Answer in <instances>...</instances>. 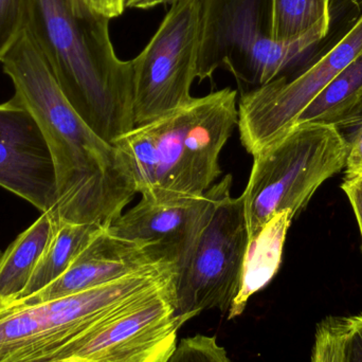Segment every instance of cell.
<instances>
[{"label":"cell","instance_id":"6da1fadb","mask_svg":"<svg viewBox=\"0 0 362 362\" xmlns=\"http://www.w3.org/2000/svg\"><path fill=\"white\" fill-rule=\"evenodd\" d=\"M1 64L15 95L35 118L52 158L57 204L49 214L57 223L110 227L137 194L120 151L70 105L27 30Z\"/></svg>","mask_w":362,"mask_h":362},{"label":"cell","instance_id":"7a4b0ae2","mask_svg":"<svg viewBox=\"0 0 362 362\" xmlns=\"http://www.w3.org/2000/svg\"><path fill=\"white\" fill-rule=\"evenodd\" d=\"M107 17L82 0H27V30L70 105L110 144L135 127L132 61L116 54Z\"/></svg>","mask_w":362,"mask_h":362},{"label":"cell","instance_id":"3957f363","mask_svg":"<svg viewBox=\"0 0 362 362\" xmlns=\"http://www.w3.org/2000/svg\"><path fill=\"white\" fill-rule=\"evenodd\" d=\"M236 97L227 87L192 98L114 141L141 197L199 196L212 187L221 174L219 155L238 127Z\"/></svg>","mask_w":362,"mask_h":362},{"label":"cell","instance_id":"277c9868","mask_svg":"<svg viewBox=\"0 0 362 362\" xmlns=\"http://www.w3.org/2000/svg\"><path fill=\"white\" fill-rule=\"evenodd\" d=\"M173 263L59 299L0 305V362H62L104 325L175 280Z\"/></svg>","mask_w":362,"mask_h":362},{"label":"cell","instance_id":"5b68a950","mask_svg":"<svg viewBox=\"0 0 362 362\" xmlns=\"http://www.w3.org/2000/svg\"><path fill=\"white\" fill-rule=\"evenodd\" d=\"M331 25L332 18L323 19L303 35L276 40L270 33V0H202L197 78L226 69L240 86L252 89L291 76Z\"/></svg>","mask_w":362,"mask_h":362},{"label":"cell","instance_id":"8992f818","mask_svg":"<svg viewBox=\"0 0 362 362\" xmlns=\"http://www.w3.org/2000/svg\"><path fill=\"white\" fill-rule=\"evenodd\" d=\"M350 141L333 125H293L253 155L242 195L248 240L278 213L297 217L317 189L346 168Z\"/></svg>","mask_w":362,"mask_h":362},{"label":"cell","instance_id":"52a82bcc","mask_svg":"<svg viewBox=\"0 0 362 362\" xmlns=\"http://www.w3.org/2000/svg\"><path fill=\"white\" fill-rule=\"evenodd\" d=\"M231 187L176 266L175 315L183 325L204 310L228 314L240 291L248 232L242 196L232 197Z\"/></svg>","mask_w":362,"mask_h":362},{"label":"cell","instance_id":"ba28073f","mask_svg":"<svg viewBox=\"0 0 362 362\" xmlns=\"http://www.w3.org/2000/svg\"><path fill=\"white\" fill-rule=\"evenodd\" d=\"M202 0H178L138 57L134 71V121L146 124L191 101L197 78Z\"/></svg>","mask_w":362,"mask_h":362},{"label":"cell","instance_id":"9c48e42d","mask_svg":"<svg viewBox=\"0 0 362 362\" xmlns=\"http://www.w3.org/2000/svg\"><path fill=\"white\" fill-rule=\"evenodd\" d=\"M361 54L362 14L348 33L310 67L242 93L238 127L247 152L253 156L291 129L317 95Z\"/></svg>","mask_w":362,"mask_h":362},{"label":"cell","instance_id":"30bf717a","mask_svg":"<svg viewBox=\"0 0 362 362\" xmlns=\"http://www.w3.org/2000/svg\"><path fill=\"white\" fill-rule=\"evenodd\" d=\"M183 323L175 315V282L104 325L62 362H168Z\"/></svg>","mask_w":362,"mask_h":362},{"label":"cell","instance_id":"8fae6325","mask_svg":"<svg viewBox=\"0 0 362 362\" xmlns=\"http://www.w3.org/2000/svg\"><path fill=\"white\" fill-rule=\"evenodd\" d=\"M0 187L42 213L57 204L54 167L46 140L33 115L15 93L0 104Z\"/></svg>","mask_w":362,"mask_h":362},{"label":"cell","instance_id":"7c38bea8","mask_svg":"<svg viewBox=\"0 0 362 362\" xmlns=\"http://www.w3.org/2000/svg\"><path fill=\"white\" fill-rule=\"evenodd\" d=\"M232 182V176L226 175L202 195L167 199L141 197L108 230L119 238L155 245L177 266L191 250L221 194Z\"/></svg>","mask_w":362,"mask_h":362},{"label":"cell","instance_id":"4fadbf2b","mask_svg":"<svg viewBox=\"0 0 362 362\" xmlns=\"http://www.w3.org/2000/svg\"><path fill=\"white\" fill-rule=\"evenodd\" d=\"M161 263H173L158 247L119 238L103 228L95 234L70 267L35 295L19 300L34 304L81 293Z\"/></svg>","mask_w":362,"mask_h":362},{"label":"cell","instance_id":"5bb4252c","mask_svg":"<svg viewBox=\"0 0 362 362\" xmlns=\"http://www.w3.org/2000/svg\"><path fill=\"white\" fill-rule=\"evenodd\" d=\"M293 218L291 210L282 211L248 240L240 291L228 313V320L240 317L249 299L267 286L276 276L282 263L285 240Z\"/></svg>","mask_w":362,"mask_h":362},{"label":"cell","instance_id":"9a60e30c","mask_svg":"<svg viewBox=\"0 0 362 362\" xmlns=\"http://www.w3.org/2000/svg\"><path fill=\"white\" fill-rule=\"evenodd\" d=\"M57 226L48 212L42 213L0 253V305L16 301L25 291Z\"/></svg>","mask_w":362,"mask_h":362},{"label":"cell","instance_id":"2e32d148","mask_svg":"<svg viewBox=\"0 0 362 362\" xmlns=\"http://www.w3.org/2000/svg\"><path fill=\"white\" fill-rule=\"evenodd\" d=\"M361 121L362 54L317 95L296 124L317 123L341 129L359 125Z\"/></svg>","mask_w":362,"mask_h":362},{"label":"cell","instance_id":"e0dca14e","mask_svg":"<svg viewBox=\"0 0 362 362\" xmlns=\"http://www.w3.org/2000/svg\"><path fill=\"white\" fill-rule=\"evenodd\" d=\"M101 229L103 227L91 223H57L27 287L16 301L35 295L59 279Z\"/></svg>","mask_w":362,"mask_h":362},{"label":"cell","instance_id":"ac0fdd59","mask_svg":"<svg viewBox=\"0 0 362 362\" xmlns=\"http://www.w3.org/2000/svg\"><path fill=\"white\" fill-rule=\"evenodd\" d=\"M332 18V0H270V33L276 40L303 35Z\"/></svg>","mask_w":362,"mask_h":362},{"label":"cell","instance_id":"d6986e66","mask_svg":"<svg viewBox=\"0 0 362 362\" xmlns=\"http://www.w3.org/2000/svg\"><path fill=\"white\" fill-rule=\"evenodd\" d=\"M346 317H327L316 329L312 362H344Z\"/></svg>","mask_w":362,"mask_h":362},{"label":"cell","instance_id":"ffe728a7","mask_svg":"<svg viewBox=\"0 0 362 362\" xmlns=\"http://www.w3.org/2000/svg\"><path fill=\"white\" fill-rule=\"evenodd\" d=\"M168 362H232L227 351L216 338L195 335L177 344L175 352Z\"/></svg>","mask_w":362,"mask_h":362},{"label":"cell","instance_id":"44dd1931","mask_svg":"<svg viewBox=\"0 0 362 362\" xmlns=\"http://www.w3.org/2000/svg\"><path fill=\"white\" fill-rule=\"evenodd\" d=\"M27 27V0H0V63Z\"/></svg>","mask_w":362,"mask_h":362},{"label":"cell","instance_id":"7402d4cb","mask_svg":"<svg viewBox=\"0 0 362 362\" xmlns=\"http://www.w3.org/2000/svg\"><path fill=\"white\" fill-rule=\"evenodd\" d=\"M344 362H362V313L346 317Z\"/></svg>","mask_w":362,"mask_h":362},{"label":"cell","instance_id":"603a6c76","mask_svg":"<svg viewBox=\"0 0 362 362\" xmlns=\"http://www.w3.org/2000/svg\"><path fill=\"white\" fill-rule=\"evenodd\" d=\"M346 177L344 181H350L362 177V121L350 141L346 163Z\"/></svg>","mask_w":362,"mask_h":362},{"label":"cell","instance_id":"cb8c5ba5","mask_svg":"<svg viewBox=\"0 0 362 362\" xmlns=\"http://www.w3.org/2000/svg\"><path fill=\"white\" fill-rule=\"evenodd\" d=\"M341 189H344L351 206H352L353 212H354L355 218H356L359 231H361L362 245V177L354 180L344 181Z\"/></svg>","mask_w":362,"mask_h":362},{"label":"cell","instance_id":"d4e9b609","mask_svg":"<svg viewBox=\"0 0 362 362\" xmlns=\"http://www.w3.org/2000/svg\"><path fill=\"white\" fill-rule=\"evenodd\" d=\"M82 1L98 14L112 19L123 14L127 0H82Z\"/></svg>","mask_w":362,"mask_h":362},{"label":"cell","instance_id":"484cf974","mask_svg":"<svg viewBox=\"0 0 362 362\" xmlns=\"http://www.w3.org/2000/svg\"><path fill=\"white\" fill-rule=\"evenodd\" d=\"M168 0H127L125 8H139V10H148L154 8L159 4H167Z\"/></svg>","mask_w":362,"mask_h":362},{"label":"cell","instance_id":"4316f807","mask_svg":"<svg viewBox=\"0 0 362 362\" xmlns=\"http://www.w3.org/2000/svg\"><path fill=\"white\" fill-rule=\"evenodd\" d=\"M175 1H178V0H168L167 4H173Z\"/></svg>","mask_w":362,"mask_h":362}]
</instances>
